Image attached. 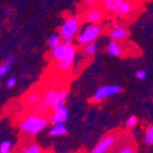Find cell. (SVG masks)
<instances>
[{
    "label": "cell",
    "instance_id": "cell-15",
    "mask_svg": "<svg viewBox=\"0 0 153 153\" xmlns=\"http://www.w3.org/2000/svg\"><path fill=\"white\" fill-rule=\"evenodd\" d=\"M133 10H134V4L132 1H123L119 10H118L117 14L120 16H128L133 12Z\"/></svg>",
    "mask_w": 153,
    "mask_h": 153
},
{
    "label": "cell",
    "instance_id": "cell-19",
    "mask_svg": "<svg viewBox=\"0 0 153 153\" xmlns=\"http://www.w3.org/2000/svg\"><path fill=\"white\" fill-rule=\"evenodd\" d=\"M49 108L46 106L45 104H44L43 102H41L40 104L38 105V106H36L34 107V114L38 116H42V117H44V115H45L46 112H47V110H48Z\"/></svg>",
    "mask_w": 153,
    "mask_h": 153
},
{
    "label": "cell",
    "instance_id": "cell-30",
    "mask_svg": "<svg viewBox=\"0 0 153 153\" xmlns=\"http://www.w3.org/2000/svg\"><path fill=\"white\" fill-rule=\"evenodd\" d=\"M41 153H49V152H48V151H42Z\"/></svg>",
    "mask_w": 153,
    "mask_h": 153
},
{
    "label": "cell",
    "instance_id": "cell-5",
    "mask_svg": "<svg viewBox=\"0 0 153 153\" xmlns=\"http://www.w3.org/2000/svg\"><path fill=\"white\" fill-rule=\"evenodd\" d=\"M102 33V27L100 24H89L87 27H85L82 30L79 31L76 40L79 45H88V44L94 43L95 40Z\"/></svg>",
    "mask_w": 153,
    "mask_h": 153
},
{
    "label": "cell",
    "instance_id": "cell-3",
    "mask_svg": "<svg viewBox=\"0 0 153 153\" xmlns=\"http://www.w3.org/2000/svg\"><path fill=\"white\" fill-rule=\"evenodd\" d=\"M80 22L77 16H70L65 18L59 29V34L61 36L62 42L72 43L75 36H78Z\"/></svg>",
    "mask_w": 153,
    "mask_h": 153
},
{
    "label": "cell",
    "instance_id": "cell-6",
    "mask_svg": "<svg viewBox=\"0 0 153 153\" xmlns=\"http://www.w3.org/2000/svg\"><path fill=\"white\" fill-rule=\"evenodd\" d=\"M117 139L118 135L116 133H108L103 136L102 139L95 145V147L92 149L90 153H107L115 146Z\"/></svg>",
    "mask_w": 153,
    "mask_h": 153
},
{
    "label": "cell",
    "instance_id": "cell-14",
    "mask_svg": "<svg viewBox=\"0 0 153 153\" xmlns=\"http://www.w3.org/2000/svg\"><path fill=\"white\" fill-rule=\"evenodd\" d=\"M68 130L64 123H59V124H54L53 128L49 130V135L53 137H59V136H63L66 134Z\"/></svg>",
    "mask_w": 153,
    "mask_h": 153
},
{
    "label": "cell",
    "instance_id": "cell-1",
    "mask_svg": "<svg viewBox=\"0 0 153 153\" xmlns=\"http://www.w3.org/2000/svg\"><path fill=\"white\" fill-rule=\"evenodd\" d=\"M77 48L72 43L61 42L56 48L51 49V59L57 63V69L60 72H68L74 63Z\"/></svg>",
    "mask_w": 153,
    "mask_h": 153
},
{
    "label": "cell",
    "instance_id": "cell-13",
    "mask_svg": "<svg viewBox=\"0 0 153 153\" xmlns=\"http://www.w3.org/2000/svg\"><path fill=\"white\" fill-rule=\"evenodd\" d=\"M107 53L110 56H114V57L122 56L123 49H122V46L119 43V41H114L112 40L111 42H109V44L107 46Z\"/></svg>",
    "mask_w": 153,
    "mask_h": 153
},
{
    "label": "cell",
    "instance_id": "cell-2",
    "mask_svg": "<svg viewBox=\"0 0 153 153\" xmlns=\"http://www.w3.org/2000/svg\"><path fill=\"white\" fill-rule=\"evenodd\" d=\"M48 119L42 116H38L36 114L29 115L25 117L21 121L19 128L23 133L28 135H36L38 133L43 131L48 125Z\"/></svg>",
    "mask_w": 153,
    "mask_h": 153
},
{
    "label": "cell",
    "instance_id": "cell-9",
    "mask_svg": "<svg viewBox=\"0 0 153 153\" xmlns=\"http://www.w3.org/2000/svg\"><path fill=\"white\" fill-rule=\"evenodd\" d=\"M69 119V110L65 106L55 109L54 112L49 117V122L51 124H59V123H64Z\"/></svg>",
    "mask_w": 153,
    "mask_h": 153
},
{
    "label": "cell",
    "instance_id": "cell-31",
    "mask_svg": "<svg viewBox=\"0 0 153 153\" xmlns=\"http://www.w3.org/2000/svg\"><path fill=\"white\" fill-rule=\"evenodd\" d=\"M123 1H132V0H123Z\"/></svg>",
    "mask_w": 153,
    "mask_h": 153
},
{
    "label": "cell",
    "instance_id": "cell-27",
    "mask_svg": "<svg viewBox=\"0 0 153 153\" xmlns=\"http://www.w3.org/2000/svg\"><path fill=\"white\" fill-rule=\"evenodd\" d=\"M95 3H97V0H86V1H85V7L88 9L93 8L95 5Z\"/></svg>",
    "mask_w": 153,
    "mask_h": 153
},
{
    "label": "cell",
    "instance_id": "cell-12",
    "mask_svg": "<svg viewBox=\"0 0 153 153\" xmlns=\"http://www.w3.org/2000/svg\"><path fill=\"white\" fill-rule=\"evenodd\" d=\"M110 38L114 41H122V40H126L130 38V31L126 28L119 26L118 28L110 30Z\"/></svg>",
    "mask_w": 153,
    "mask_h": 153
},
{
    "label": "cell",
    "instance_id": "cell-7",
    "mask_svg": "<svg viewBox=\"0 0 153 153\" xmlns=\"http://www.w3.org/2000/svg\"><path fill=\"white\" fill-rule=\"evenodd\" d=\"M121 90H122V88L120 85H105V86H102L95 90L92 99L94 102H101L106 97L118 94L119 92H121Z\"/></svg>",
    "mask_w": 153,
    "mask_h": 153
},
{
    "label": "cell",
    "instance_id": "cell-28",
    "mask_svg": "<svg viewBox=\"0 0 153 153\" xmlns=\"http://www.w3.org/2000/svg\"><path fill=\"white\" fill-rule=\"evenodd\" d=\"M119 24L118 23H116V22H112L111 24H110V28H111V30L112 29H116V28H118V27H119Z\"/></svg>",
    "mask_w": 153,
    "mask_h": 153
},
{
    "label": "cell",
    "instance_id": "cell-26",
    "mask_svg": "<svg viewBox=\"0 0 153 153\" xmlns=\"http://www.w3.org/2000/svg\"><path fill=\"white\" fill-rule=\"evenodd\" d=\"M147 72L145 71V70H138L137 72H136V78L139 79V80H143V79L147 77Z\"/></svg>",
    "mask_w": 153,
    "mask_h": 153
},
{
    "label": "cell",
    "instance_id": "cell-22",
    "mask_svg": "<svg viewBox=\"0 0 153 153\" xmlns=\"http://www.w3.org/2000/svg\"><path fill=\"white\" fill-rule=\"evenodd\" d=\"M138 122V119L136 116H131V117L128 118V120H126V126L130 128H135L136 125H137Z\"/></svg>",
    "mask_w": 153,
    "mask_h": 153
},
{
    "label": "cell",
    "instance_id": "cell-11",
    "mask_svg": "<svg viewBox=\"0 0 153 153\" xmlns=\"http://www.w3.org/2000/svg\"><path fill=\"white\" fill-rule=\"evenodd\" d=\"M42 100H43V95L41 94V92L33 90V91H30L28 94L26 95L25 104L30 106V107H36L42 102Z\"/></svg>",
    "mask_w": 153,
    "mask_h": 153
},
{
    "label": "cell",
    "instance_id": "cell-8",
    "mask_svg": "<svg viewBox=\"0 0 153 153\" xmlns=\"http://www.w3.org/2000/svg\"><path fill=\"white\" fill-rule=\"evenodd\" d=\"M104 18V10L99 7L88 9L84 14V21L89 24H100Z\"/></svg>",
    "mask_w": 153,
    "mask_h": 153
},
{
    "label": "cell",
    "instance_id": "cell-24",
    "mask_svg": "<svg viewBox=\"0 0 153 153\" xmlns=\"http://www.w3.org/2000/svg\"><path fill=\"white\" fill-rule=\"evenodd\" d=\"M135 152H136V149L134 146H128V147H124V148L121 149L118 153H135Z\"/></svg>",
    "mask_w": 153,
    "mask_h": 153
},
{
    "label": "cell",
    "instance_id": "cell-20",
    "mask_svg": "<svg viewBox=\"0 0 153 153\" xmlns=\"http://www.w3.org/2000/svg\"><path fill=\"white\" fill-rule=\"evenodd\" d=\"M97 51V44L95 43H91L88 44V45H85L84 48V54L86 56H93Z\"/></svg>",
    "mask_w": 153,
    "mask_h": 153
},
{
    "label": "cell",
    "instance_id": "cell-29",
    "mask_svg": "<svg viewBox=\"0 0 153 153\" xmlns=\"http://www.w3.org/2000/svg\"><path fill=\"white\" fill-rule=\"evenodd\" d=\"M0 153H11V151H5V152H0Z\"/></svg>",
    "mask_w": 153,
    "mask_h": 153
},
{
    "label": "cell",
    "instance_id": "cell-17",
    "mask_svg": "<svg viewBox=\"0 0 153 153\" xmlns=\"http://www.w3.org/2000/svg\"><path fill=\"white\" fill-rule=\"evenodd\" d=\"M143 143H145L147 146H152L153 145V125L148 126L147 130H146Z\"/></svg>",
    "mask_w": 153,
    "mask_h": 153
},
{
    "label": "cell",
    "instance_id": "cell-21",
    "mask_svg": "<svg viewBox=\"0 0 153 153\" xmlns=\"http://www.w3.org/2000/svg\"><path fill=\"white\" fill-rule=\"evenodd\" d=\"M13 147L12 141L10 140H3L0 143V152H5V151H11Z\"/></svg>",
    "mask_w": 153,
    "mask_h": 153
},
{
    "label": "cell",
    "instance_id": "cell-18",
    "mask_svg": "<svg viewBox=\"0 0 153 153\" xmlns=\"http://www.w3.org/2000/svg\"><path fill=\"white\" fill-rule=\"evenodd\" d=\"M42 151L43 150H42L41 146H39L38 143H31L27 148L24 149L22 153H41Z\"/></svg>",
    "mask_w": 153,
    "mask_h": 153
},
{
    "label": "cell",
    "instance_id": "cell-4",
    "mask_svg": "<svg viewBox=\"0 0 153 153\" xmlns=\"http://www.w3.org/2000/svg\"><path fill=\"white\" fill-rule=\"evenodd\" d=\"M68 97V91L65 89H55L51 88L45 91L43 94L42 102L47 106L48 108H51L53 110L58 109V108L64 106V103Z\"/></svg>",
    "mask_w": 153,
    "mask_h": 153
},
{
    "label": "cell",
    "instance_id": "cell-10",
    "mask_svg": "<svg viewBox=\"0 0 153 153\" xmlns=\"http://www.w3.org/2000/svg\"><path fill=\"white\" fill-rule=\"evenodd\" d=\"M123 0H101V8L104 10L105 13L111 14V13H117Z\"/></svg>",
    "mask_w": 153,
    "mask_h": 153
},
{
    "label": "cell",
    "instance_id": "cell-16",
    "mask_svg": "<svg viewBox=\"0 0 153 153\" xmlns=\"http://www.w3.org/2000/svg\"><path fill=\"white\" fill-rule=\"evenodd\" d=\"M61 41H62V39H61V36H60V34H59V33H55V34H53V36L48 39V47L51 49L56 48L57 46L61 43Z\"/></svg>",
    "mask_w": 153,
    "mask_h": 153
},
{
    "label": "cell",
    "instance_id": "cell-23",
    "mask_svg": "<svg viewBox=\"0 0 153 153\" xmlns=\"http://www.w3.org/2000/svg\"><path fill=\"white\" fill-rule=\"evenodd\" d=\"M11 69V64L7 63V62H3L0 66V76H4Z\"/></svg>",
    "mask_w": 153,
    "mask_h": 153
},
{
    "label": "cell",
    "instance_id": "cell-25",
    "mask_svg": "<svg viewBox=\"0 0 153 153\" xmlns=\"http://www.w3.org/2000/svg\"><path fill=\"white\" fill-rule=\"evenodd\" d=\"M16 85V78L14 76H11V77H9L8 79H7V82H5V86L8 88H12V87H14Z\"/></svg>",
    "mask_w": 153,
    "mask_h": 153
}]
</instances>
